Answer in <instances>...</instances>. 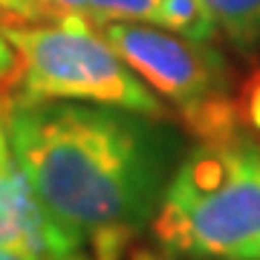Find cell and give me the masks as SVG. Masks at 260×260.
<instances>
[{"label": "cell", "mask_w": 260, "mask_h": 260, "mask_svg": "<svg viewBox=\"0 0 260 260\" xmlns=\"http://www.w3.org/2000/svg\"><path fill=\"white\" fill-rule=\"evenodd\" d=\"M6 127L29 188L78 246L148 229L185 153L171 119L110 104L6 99Z\"/></svg>", "instance_id": "obj_1"}, {"label": "cell", "mask_w": 260, "mask_h": 260, "mask_svg": "<svg viewBox=\"0 0 260 260\" xmlns=\"http://www.w3.org/2000/svg\"><path fill=\"white\" fill-rule=\"evenodd\" d=\"M156 246L185 260H260V136L232 127L188 145L153 217Z\"/></svg>", "instance_id": "obj_2"}, {"label": "cell", "mask_w": 260, "mask_h": 260, "mask_svg": "<svg viewBox=\"0 0 260 260\" xmlns=\"http://www.w3.org/2000/svg\"><path fill=\"white\" fill-rule=\"evenodd\" d=\"M3 35L20 58L12 99L110 104L156 119H171L168 104L133 73V67L81 12L29 23L9 20Z\"/></svg>", "instance_id": "obj_3"}, {"label": "cell", "mask_w": 260, "mask_h": 260, "mask_svg": "<svg viewBox=\"0 0 260 260\" xmlns=\"http://www.w3.org/2000/svg\"><path fill=\"white\" fill-rule=\"evenodd\" d=\"M95 26L162 102L177 107L194 136H211L237 124L232 70L217 47L139 20Z\"/></svg>", "instance_id": "obj_4"}, {"label": "cell", "mask_w": 260, "mask_h": 260, "mask_svg": "<svg viewBox=\"0 0 260 260\" xmlns=\"http://www.w3.org/2000/svg\"><path fill=\"white\" fill-rule=\"evenodd\" d=\"M0 249L23 251L35 260H47L81 249L61 225L49 217L35 191L29 188L20 168L0 179Z\"/></svg>", "instance_id": "obj_5"}, {"label": "cell", "mask_w": 260, "mask_h": 260, "mask_svg": "<svg viewBox=\"0 0 260 260\" xmlns=\"http://www.w3.org/2000/svg\"><path fill=\"white\" fill-rule=\"evenodd\" d=\"M211 12L217 32L234 47L249 49L260 41V0H203Z\"/></svg>", "instance_id": "obj_6"}, {"label": "cell", "mask_w": 260, "mask_h": 260, "mask_svg": "<svg viewBox=\"0 0 260 260\" xmlns=\"http://www.w3.org/2000/svg\"><path fill=\"white\" fill-rule=\"evenodd\" d=\"M153 23L182 38H191V41L211 44L217 38V23L203 0H159Z\"/></svg>", "instance_id": "obj_7"}, {"label": "cell", "mask_w": 260, "mask_h": 260, "mask_svg": "<svg viewBox=\"0 0 260 260\" xmlns=\"http://www.w3.org/2000/svg\"><path fill=\"white\" fill-rule=\"evenodd\" d=\"M159 0H87L84 15L93 23H107V20H139V23H153Z\"/></svg>", "instance_id": "obj_8"}, {"label": "cell", "mask_w": 260, "mask_h": 260, "mask_svg": "<svg viewBox=\"0 0 260 260\" xmlns=\"http://www.w3.org/2000/svg\"><path fill=\"white\" fill-rule=\"evenodd\" d=\"M47 260H127V243L124 240H95L90 246L73 249L67 254H55Z\"/></svg>", "instance_id": "obj_9"}, {"label": "cell", "mask_w": 260, "mask_h": 260, "mask_svg": "<svg viewBox=\"0 0 260 260\" xmlns=\"http://www.w3.org/2000/svg\"><path fill=\"white\" fill-rule=\"evenodd\" d=\"M18 171V162H15V150H12L9 142V127H6V99L0 102V179L12 177Z\"/></svg>", "instance_id": "obj_10"}, {"label": "cell", "mask_w": 260, "mask_h": 260, "mask_svg": "<svg viewBox=\"0 0 260 260\" xmlns=\"http://www.w3.org/2000/svg\"><path fill=\"white\" fill-rule=\"evenodd\" d=\"M20 73L18 49L9 44V38L0 32V84H15Z\"/></svg>", "instance_id": "obj_11"}, {"label": "cell", "mask_w": 260, "mask_h": 260, "mask_svg": "<svg viewBox=\"0 0 260 260\" xmlns=\"http://www.w3.org/2000/svg\"><path fill=\"white\" fill-rule=\"evenodd\" d=\"M41 9H44V18H61V15H70V12H81L87 9V0H38Z\"/></svg>", "instance_id": "obj_12"}, {"label": "cell", "mask_w": 260, "mask_h": 260, "mask_svg": "<svg viewBox=\"0 0 260 260\" xmlns=\"http://www.w3.org/2000/svg\"><path fill=\"white\" fill-rule=\"evenodd\" d=\"M127 260H179V257H171V254H165V251L159 249V251H148V249H139V251H133Z\"/></svg>", "instance_id": "obj_13"}, {"label": "cell", "mask_w": 260, "mask_h": 260, "mask_svg": "<svg viewBox=\"0 0 260 260\" xmlns=\"http://www.w3.org/2000/svg\"><path fill=\"white\" fill-rule=\"evenodd\" d=\"M0 260H35V257H29V254H23V251L0 249Z\"/></svg>", "instance_id": "obj_14"}, {"label": "cell", "mask_w": 260, "mask_h": 260, "mask_svg": "<svg viewBox=\"0 0 260 260\" xmlns=\"http://www.w3.org/2000/svg\"><path fill=\"white\" fill-rule=\"evenodd\" d=\"M9 20H18V18H12V15H6V12H0V32H3V26H6Z\"/></svg>", "instance_id": "obj_15"}, {"label": "cell", "mask_w": 260, "mask_h": 260, "mask_svg": "<svg viewBox=\"0 0 260 260\" xmlns=\"http://www.w3.org/2000/svg\"><path fill=\"white\" fill-rule=\"evenodd\" d=\"M3 99H6V95H0V102H3Z\"/></svg>", "instance_id": "obj_16"}]
</instances>
